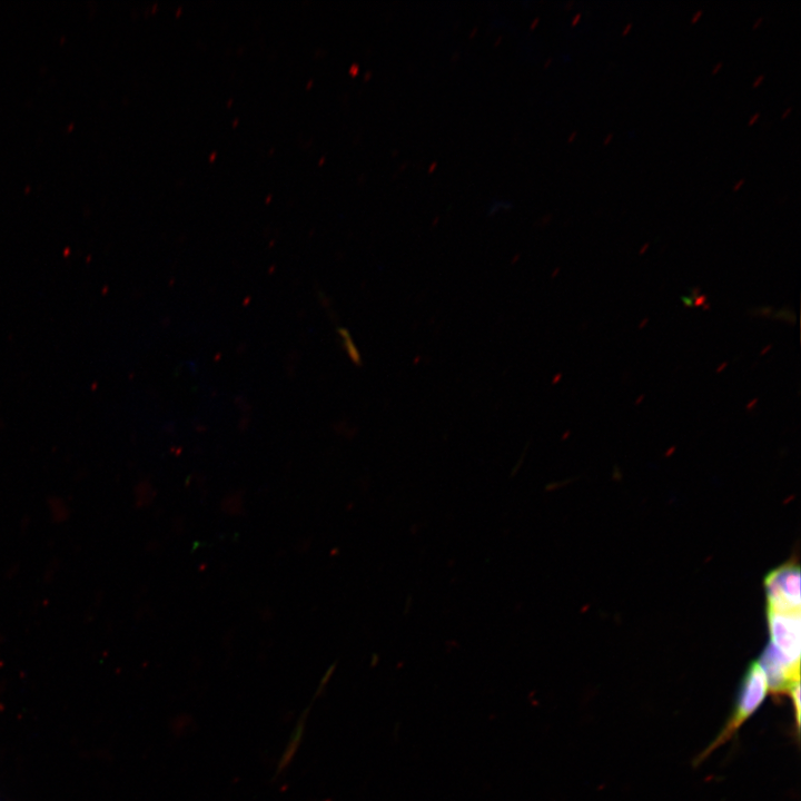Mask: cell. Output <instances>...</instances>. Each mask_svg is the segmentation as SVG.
Wrapping results in <instances>:
<instances>
[{"mask_svg": "<svg viewBox=\"0 0 801 801\" xmlns=\"http://www.w3.org/2000/svg\"><path fill=\"white\" fill-rule=\"evenodd\" d=\"M769 686L767 676L758 661L751 663L742 680L739 695L732 714L722 731L706 748L700 760L729 741L740 726L760 708L767 696Z\"/></svg>", "mask_w": 801, "mask_h": 801, "instance_id": "obj_1", "label": "cell"}, {"mask_svg": "<svg viewBox=\"0 0 801 801\" xmlns=\"http://www.w3.org/2000/svg\"><path fill=\"white\" fill-rule=\"evenodd\" d=\"M770 645L793 670H800L801 620L800 611L768 610Z\"/></svg>", "mask_w": 801, "mask_h": 801, "instance_id": "obj_2", "label": "cell"}, {"mask_svg": "<svg viewBox=\"0 0 801 801\" xmlns=\"http://www.w3.org/2000/svg\"><path fill=\"white\" fill-rule=\"evenodd\" d=\"M768 610L800 611V568L785 564L771 571L764 580Z\"/></svg>", "mask_w": 801, "mask_h": 801, "instance_id": "obj_3", "label": "cell"}, {"mask_svg": "<svg viewBox=\"0 0 801 801\" xmlns=\"http://www.w3.org/2000/svg\"><path fill=\"white\" fill-rule=\"evenodd\" d=\"M758 662L767 676L769 690L773 693H789L790 689L799 682V671L790 668L770 644L764 649Z\"/></svg>", "mask_w": 801, "mask_h": 801, "instance_id": "obj_4", "label": "cell"}, {"mask_svg": "<svg viewBox=\"0 0 801 801\" xmlns=\"http://www.w3.org/2000/svg\"><path fill=\"white\" fill-rule=\"evenodd\" d=\"M312 708V704H309L306 710L300 715L299 720L297 721V724L289 738V741L287 743V746L278 762L277 770L275 772V778H277L291 762L295 753L297 752L301 739L305 732V725L307 721V716L309 714V710Z\"/></svg>", "mask_w": 801, "mask_h": 801, "instance_id": "obj_5", "label": "cell"}, {"mask_svg": "<svg viewBox=\"0 0 801 801\" xmlns=\"http://www.w3.org/2000/svg\"><path fill=\"white\" fill-rule=\"evenodd\" d=\"M693 301H694V306H698V307L703 306L706 301V296L701 294L698 297H695V299H693Z\"/></svg>", "mask_w": 801, "mask_h": 801, "instance_id": "obj_6", "label": "cell"}, {"mask_svg": "<svg viewBox=\"0 0 801 801\" xmlns=\"http://www.w3.org/2000/svg\"><path fill=\"white\" fill-rule=\"evenodd\" d=\"M702 14H703V10H702V9L695 10L694 13H693L692 17H691V22H692V23L696 22V21L701 18Z\"/></svg>", "mask_w": 801, "mask_h": 801, "instance_id": "obj_7", "label": "cell"}, {"mask_svg": "<svg viewBox=\"0 0 801 801\" xmlns=\"http://www.w3.org/2000/svg\"><path fill=\"white\" fill-rule=\"evenodd\" d=\"M764 80V75L761 73L753 79L752 87H758Z\"/></svg>", "mask_w": 801, "mask_h": 801, "instance_id": "obj_8", "label": "cell"}, {"mask_svg": "<svg viewBox=\"0 0 801 801\" xmlns=\"http://www.w3.org/2000/svg\"><path fill=\"white\" fill-rule=\"evenodd\" d=\"M681 299H682L684 306H686V307H693V306H694L693 299H690V298L686 297V296H685V297L682 296Z\"/></svg>", "mask_w": 801, "mask_h": 801, "instance_id": "obj_9", "label": "cell"}, {"mask_svg": "<svg viewBox=\"0 0 801 801\" xmlns=\"http://www.w3.org/2000/svg\"><path fill=\"white\" fill-rule=\"evenodd\" d=\"M759 117H760V112H759V111L754 112V113L749 118V120H748V126L753 125V123L759 119Z\"/></svg>", "mask_w": 801, "mask_h": 801, "instance_id": "obj_10", "label": "cell"}, {"mask_svg": "<svg viewBox=\"0 0 801 801\" xmlns=\"http://www.w3.org/2000/svg\"><path fill=\"white\" fill-rule=\"evenodd\" d=\"M744 181H745L744 178H740L739 180H736L732 187V190H734V191L739 190L742 187V185L744 184Z\"/></svg>", "mask_w": 801, "mask_h": 801, "instance_id": "obj_11", "label": "cell"}, {"mask_svg": "<svg viewBox=\"0 0 801 801\" xmlns=\"http://www.w3.org/2000/svg\"><path fill=\"white\" fill-rule=\"evenodd\" d=\"M723 66V61H718L711 69L712 73H716Z\"/></svg>", "mask_w": 801, "mask_h": 801, "instance_id": "obj_12", "label": "cell"}, {"mask_svg": "<svg viewBox=\"0 0 801 801\" xmlns=\"http://www.w3.org/2000/svg\"><path fill=\"white\" fill-rule=\"evenodd\" d=\"M762 21H763V17H758V18L754 20V22H753V24H752V28H753V29L759 28V26L762 23Z\"/></svg>", "mask_w": 801, "mask_h": 801, "instance_id": "obj_13", "label": "cell"}, {"mask_svg": "<svg viewBox=\"0 0 801 801\" xmlns=\"http://www.w3.org/2000/svg\"><path fill=\"white\" fill-rule=\"evenodd\" d=\"M631 28H632V22H627L622 29V34H626L631 30Z\"/></svg>", "mask_w": 801, "mask_h": 801, "instance_id": "obj_14", "label": "cell"}, {"mask_svg": "<svg viewBox=\"0 0 801 801\" xmlns=\"http://www.w3.org/2000/svg\"><path fill=\"white\" fill-rule=\"evenodd\" d=\"M791 111H792V107H790V106L787 107V108L782 111L781 118H787Z\"/></svg>", "mask_w": 801, "mask_h": 801, "instance_id": "obj_15", "label": "cell"}, {"mask_svg": "<svg viewBox=\"0 0 801 801\" xmlns=\"http://www.w3.org/2000/svg\"><path fill=\"white\" fill-rule=\"evenodd\" d=\"M612 139H613V132H609V134L604 137L603 144H604V145H607Z\"/></svg>", "mask_w": 801, "mask_h": 801, "instance_id": "obj_16", "label": "cell"}, {"mask_svg": "<svg viewBox=\"0 0 801 801\" xmlns=\"http://www.w3.org/2000/svg\"><path fill=\"white\" fill-rule=\"evenodd\" d=\"M581 17H582L581 12L576 13L571 21L572 24H575L577 21H580Z\"/></svg>", "mask_w": 801, "mask_h": 801, "instance_id": "obj_17", "label": "cell"}, {"mask_svg": "<svg viewBox=\"0 0 801 801\" xmlns=\"http://www.w3.org/2000/svg\"><path fill=\"white\" fill-rule=\"evenodd\" d=\"M649 247H650V244H649V243H645V244L640 248V251H639V253H640V254H644Z\"/></svg>", "mask_w": 801, "mask_h": 801, "instance_id": "obj_18", "label": "cell"}, {"mask_svg": "<svg viewBox=\"0 0 801 801\" xmlns=\"http://www.w3.org/2000/svg\"><path fill=\"white\" fill-rule=\"evenodd\" d=\"M726 364H728V363H723L722 366H719V368L716 369V372L720 373V370H723V368L726 367Z\"/></svg>", "mask_w": 801, "mask_h": 801, "instance_id": "obj_19", "label": "cell"}, {"mask_svg": "<svg viewBox=\"0 0 801 801\" xmlns=\"http://www.w3.org/2000/svg\"><path fill=\"white\" fill-rule=\"evenodd\" d=\"M575 136H576V131L571 132V135L568 136V140H570V141L573 140V138H574Z\"/></svg>", "mask_w": 801, "mask_h": 801, "instance_id": "obj_20", "label": "cell"}, {"mask_svg": "<svg viewBox=\"0 0 801 801\" xmlns=\"http://www.w3.org/2000/svg\"><path fill=\"white\" fill-rule=\"evenodd\" d=\"M770 347H771V345H769L767 348H764V349L761 352V355H763L764 353H767V352L770 349Z\"/></svg>", "mask_w": 801, "mask_h": 801, "instance_id": "obj_21", "label": "cell"}, {"mask_svg": "<svg viewBox=\"0 0 801 801\" xmlns=\"http://www.w3.org/2000/svg\"><path fill=\"white\" fill-rule=\"evenodd\" d=\"M646 323H647V319H644V322L642 324H640L639 327L642 328Z\"/></svg>", "mask_w": 801, "mask_h": 801, "instance_id": "obj_22", "label": "cell"}]
</instances>
